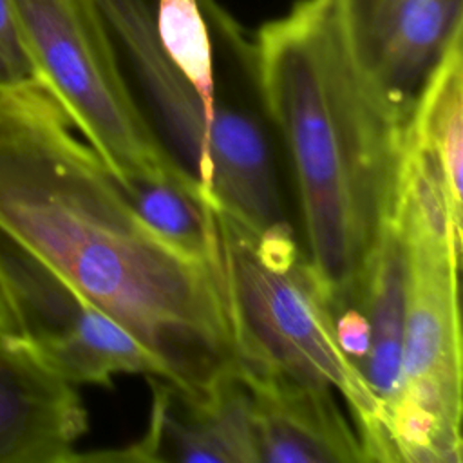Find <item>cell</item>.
Wrapping results in <instances>:
<instances>
[{"instance_id": "e0dca14e", "label": "cell", "mask_w": 463, "mask_h": 463, "mask_svg": "<svg viewBox=\"0 0 463 463\" xmlns=\"http://www.w3.org/2000/svg\"><path fill=\"white\" fill-rule=\"evenodd\" d=\"M5 336H20L22 338V333H20V326H18L5 282L0 273V338H5Z\"/></svg>"}, {"instance_id": "9a60e30c", "label": "cell", "mask_w": 463, "mask_h": 463, "mask_svg": "<svg viewBox=\"0 0 463 463\" xmlns=\"http://www.w3.org/2000/svg\"><path fill=\"white\" fill-rule=\"evenodd\" d=\"M36 80L13 0H0V89Z\"/></svg>"}, {"instance_id": "9c48e42d", "label": "cell", "mask_w": 463, "mask_h": 463, "mask_svg": "<svg viewBox=\"0 0 463 463\" xmlns=\"http://www.w3.org/2000/svg\"><path fill=\"white\" fill-rule=\"evenodd\" d=\"M253 403L260 461H365L356 430L336 407L333 389L275 373H242Z\"/></svg>"}, {"instance_id": "8992f818", "label": "cell", "mask_w": 463, "mask_h": 463, "mask_svg": "<svg viewBox=\"0 0 463 463\" xmlns=\"http://www.w3.org/2000/svg\"><path fill=\"white\" fill-rule=\"evenodd\" d=\"M13 5L36 80L121 186L148 181L203 192L145 116L92 0Z\"/></svg>"}, {"instance_id": "5bb4252c", "label": "cell", "mask_w": 463, "mask_h": 463, "mask_svg": "<svg viewBox=\"0 0 463 463\" xmlns=\"http://www.w3.org/2000/svg\"><path fill=\"white\" fill-rule=\"evenodd\" d=\"M121 188L150 228L186 253L208 260L210 204L201 192L148 181H130Z\"/></svg>"}, {"instance_id": "ba28073f", "label": "cell", "mask_w": 463, "mask_h": 463, "mask_svg": "<svg viewBox=\"0 0 463 463\" xmlns=\"http://www.w3.org/2000/svg\"><path fill=\"white\" fill-rule=\"evenodd\" d=\"M87 411L20 336L0 338V463L76 461Z\"/></svg>"}, {"instance_id": "8fae6325", "label": "cell", "mask_w": 463, "mask_h": 463, "mask_svg": "<svg viewBox=\"0 0 463 463\" xmlns=\"http://www.w3.org/2000/svg\"><path fill=\"white\" fill-rule=\"evenodd\" d=\"M184 414L163 418V439L177 461L186 463H257L259 443L253 403L239 365L222 374Z\"/></svg>"}, {"instance_id": "52a82bcc", "label": "cell", "mask_w": 463, "mask_h": 463, "mask_svg": "<svg viewBox=\"0 0 463 463\" xmlns=\"http://www.w3.org/2000/svg\"><path fill=\"white\" fill-rule=\"evenodd\" d=\"M329 2L356 67L407 123L429 76L463 33V0Z\"/></svg>"}, {"instance_id": "3957f363", "label": "cell", "mask_w": 463, "mask_h": 463, "mask_svg": "<svg viewBox=\"0 0 463 463\" xmlns=\"http://www.w3.org/2000/svg\"><path fill=\"white\" fill-rule=\"evenodd\" d=\"M405 253L402 383L387 412L398 461H461V212L434 156L403 154L394 208Z\"/></svg>"}, {"instance_id": "4fadbf2b", "label": "cell", "mask_w": 463, "mask_h": 463, "mask_svg": "<svg viewBox=\"0 0 463 463\" xmlns=\"http://www.w3.org/2000/svg\"><path fill=\"white\" fill-rule=\"evenodd\" d=\"M463 33L456 34L423 85L405 134L429 148L441 166L447 192L461 210L463 159Z\"/></svg>"}, {"instance_id": "6da1fadb", "label": "cell", "mask_w": 463, "mask_h": 463, "mask_svg": "<svg viewBox=\"0 0 463 463\" xmlns=\"http://www.w3.org/2000/svg\"><path fill=\"white\" fill-rule=\"evenodd\" d=\"M0 232L146 344L181 403L237 367L210 260L141 219L38 80L0 89Z\"/></svg>"}, {"instance_id": "7a4b0ae2", "label": "cell", "mask_w": 463, "mask_h": 463, "mask_svg": "<svg viewBox=\"0 0 463 463\" xmlns=\"http://www.w3.org/2000/svg\"><path fill=\"white\" fill-rule=\"evenodd\" d=\"M253 45L255 94L289 156L307 264L331 311L353 306L394 215L407 123L356 67L329 0H297Z\"/></svg>"}, {"instance_id": "7c38bea8", "label": "cell", "mask_w": 463, "mask_h": 463, "mask_svg": "<svg viewBox=\"0 0 463 463\" xmlns=\"http://www.w3.org/2000/svg\"><path fill=\"white\" fill-rule=\"evenodd\" d=\"M33 351L74 387L81 383L109 387L116 374L168 380L165 364L146 344L87 300L67 331Z\"/></svg>"}, {"instance_id": "30bf717a", "label": "cell", "mask_w": 463, "mask_h": 463, "mask_svg": "<svg viewBox=\"0 0 463 463\" xmlns=\"http://www.w3.org/2000/svg\"><path fill=\"white\" fill-rule=\"evenodd\" d=\"M356 304L367 318L371 335L360 371L387 421L402 383L405 333V253L394 217L383 226L367 259Z\"/></svg>"}, {"instance_id": "5b68a950", "label": "cell", "mask_w": 463, "mask_h": 463, "mask_svg": "<svg viewBox=\"0 0 463 463\" xmlns=\"http://www.w3.org/2000/svg\"><path fill=\"white\" fill-rule=\"evenodd\" d=\"M130 85L145 98L174 157L204 201L255 233L284 219L269 150L257 119L222 103L210 110L175 69L154 29L156 0H92Z\"/></svg>"}, {"instance_id": "277c9868", "label": "cell", "mask_w": 463, "mask_h": 463, "mask_svg": "<svg viewBox=\"0 0 463 463\" xmlns=\"http://www.w3.org/2000/svg\"><path fill=\"white\" fill-rule=\"evenodd\" d=\"M208 260L221 286L237 365L336 389L347 402L365 461H398L385 414L362 371L342 353L331 306L307 260L266 264L255 232L210 206Z\"/></svg>"}, {"instance_id": "2e32d148", "label": "cell", "mask_w": 463, "mask_h": 463, "mask_svg": "<svg viewBox=\"0 0 463 463\" xmlns=\"http://www.w3.org/2000/svg\"><path fill=\"white\" fill-rule=\"evenodd\" d=\"M333 322H335L336 342L342 353L360 369L362 362L367 356L369 342H371L369 324L365 315L356 304L344 306L333 311Z\"/></svg>"}]
</instances>
